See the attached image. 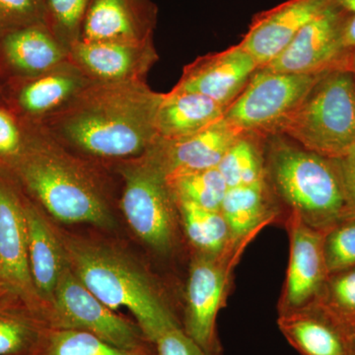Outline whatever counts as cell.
<instances>
[{
  "instance_id": "cell-1",
  "label": "cell",
  "mask_w": 355,
  "mask_h": 355,
  "mask_svg": "<svg viewBox=\"0 0 355 355\" xmlns=\"http://www.w3.org/2000/svg\"><path fill=\"white\" fill-rule=\"evenodd\" d=\"M162 98L146 81L91 83L67 108L37 125L69 150L113 166L144 155L157 141Z\"/></svg>"
},
{
  "instance_id": "cell-2",
  "label": "cell",
  "mask_w": 355,
  "mask_h": 355,
  "mask_svg": "<svg viewBox=\"0 0 355 355\" xmlns=\"http://www.w3.org/2000/svg\"><path fill=\"white\" fill-rule=\"evenodd\" d=\"M22 125V150L0 168L57 220L111 228V184L105 171L109 165L69 150L37 123Z\"/></svg>"
},
{
  "instance_id": "cell-3",
  "label": "cell",
  "mask_w": 355,
  "mask_h": 355,
  "mask_svg": "<svg viewBox=\"0 0 355 355\" xmlns=\"http://www.w3.org/2000/svg\"><path fill=\"white\" fill-rule=\"evenodd\" d=\"M57 234L77 279L112 310H130L151 345L166 329L181 324L157 284L127 254L79 236Z\"/></svg>"
},
{
  "instance_id": "cell-4",
  "label": "cell",
  "mask_w": 355,
  "mask_h": 355,
  "mask_svg": "<svg viewBox=\"0 0 355 355\" xmlns=\"http://www.w3.org/2000/svg\"><path fill=\"white\" fill-rule=\"evenodd\" d=\"M266 181L287 216L324 232L349 216L342 182L331 158L308 150L286 135L265 142Z\"/></svg>"
},
{
  "instance_id": "cell-5",
  "label": "cell",
  "mask_w": 355,
  "mask_h": 355,
  "mask_svg": "<svg viewBox=\"0 0 355 355\" xmlns=\"http://www.w3.org/2000/svg\"><path fill=\"white\" fill-rule=\"evenodd\" d=\"M301 146L338 158L355 146V76L345 67L324 72L279 130Z\"/></svg>"
},
{
  "instance_id": "cell-6",
  "label": "cell",
  "mask_w": 355,
  "mask_h": 355,
  "mask_svg": "<svg viewBox=\"0 0 355 355\" xmlns=\"http://www.w3.org/2000/svg\"><path fill=\"white\" fill-rule=\"evenodd\" d=\"M113 166L123 182L121 209L133 232L156 253H171L181 223L167 175L153 146L139 157Z\"/></svg>"
},
{
  "instance_id": "cell-7",
  "label": "cell",
  "mask_w": 355,
  "mask_h": 355,
  "mask_svg": "<svg viewBox=\"0 0 355 355\" xmlns=\"http://www.w3.org/2000/svg\"><path fill=\"white\" fill-rule=\"evenodd\" d=\"M322 74L284 73L260 67L224 118L242 132L277 135Z\"/></svg>"
},
{
  "instance_id": "cell-8",
  "label": "cell",
  "mask_w": 355,
  "mask_h": 355,
  "mask_svg": "<svg viewBox=\"0 0 355 355\" xmlns=\"http://www.w3.org/2000/svg\"><path fill=\"white\" fill-rule=\"evenodd\" d=\"M251 240L237 243L222 254L191 257L182 327L210 355H221L217 316L227 297L233 268Z\"/></svg>"
},
{
  "instance_id": "cell-9",
  "label": "cell",
  "mask_w": 355,
  "mask_h": 355,
  "mask_svg": "<svg viewBox=\"0 0 355 355\" xmlns=\"http://www.w3.org/2000/svg\"><path fill=\"white\" fill-rule=\"evenodd\" d=\"M46 326L88 331L123 349L155 352L137 324L119 316L65 266L58 279Z\"/></svg>"
},
{
  "instance_id": "cell-10",
  "label": "cell",
  "mask_w": 355,
  "mask_h": 355,
  "mask_svg": "<svg viewBox=\"0 0 355 355\" xmlns=\"http://www.w3.org/2000/svg\"><path fill=\"white\" fill-rule=\"evenodd\" d=\"M345 18V11L333 0L263 69L284 73L321 74L345 67L349 53L343 43Z\"/></svg>"
},
{
  "instance_id": "cell-11",
  "label": "cell",
  "mask_w": 355,
  "mask_h": 355,
  "mask_svg": "<svg viewBox=\"0 0 355 355\" xmlns=\"http://www.w3.org/2000/svg\"><path fill=\"white\" fill-rule=\"evenodd\" d=\"M25 202L24 191L0 168V284L19 294L44 321L28 263Z\"/></svg>"
},
{
  "instance_id": "cell-12",
  "label": "cell",
  "mask_w": 355,
  "mask_h": 355,
  "mask_svg": "<svg viewBox=\"0 0 355 355\" xmlns=\"http://www.w3.org/2000/svg\"><path fill=\"white\" fill-rule=\"evenodd\" d=\"M284 221L289 238V260L277 304L279 314L312 304L329 277L323 251L324 232L292 214L286 216Z\"/></svg>"
},
{
  "instance_id": "cell-13",
  "label": "cell",
  "mask_w": 355,
  "mask_h": 355,
  "mask_svg": "<svg viewBox=\"0 0 355 355\" xmlns=\"http://www.w3.org/2000/svg\"><path fill=\"white\" fill-rule=\"evenodd\" d=\"M258 69V62L238 44L193 60L173 89L198 93L227 109Z\"/></svg>"
},
{
  "instance_id": "cell-14",
  "label": "cell",
  "mask_w": 355,
  "mask_h": 355,
  "mask_svg": "<svg viewBox=\"0 0 355 355\" xmlns=\"http://www.w3.org/2000/svg\"><path fill=\"white\" fill-rule=\"evenodd\" d=\"M158 58L153 42L135 44L80 40L69 50V60L89 80L97 83L146 81Z\"/></svg>"
},
{
  "instance_id": "cell-15",
  "label": "cell",
  "mask_w": 355,
  "mask_h": 355,
  "mask_svg": "<svg viewBox=\"0 0 355 355\" xmlns=\"http://www.w3.org/2000/svg\"><path fill=\"white\" fill-rule=\"evenodd\" d=\"M333 0H287L279 6L256 14L243 46L263 67L270 64L295 38L299 31L323 13Z\"/></svg>"
},
{
  "instance_id": "cell-16",
  "label": "cell",
  "mask_w": 355,
  "mask_h": 355,
  "mask_svg": "<svg viewBox=\"0 0 355 355\" xmlns=\"http://www.w3.org/2000/svg\"><path fill=\"white\" fill-rule=\"evenodd\" d=\"M156 23L157 7L153 0H92L80 40L150 43Z\"/></svg>"
},
{
  "instance_id": "cell-17",
  "label": "cell",
  "mask_w": 355,
  "mask_h": 355,
  "mask_svg": "<svg viewBox=\"0 0 355 355\" xmlns=\"http://www.w3.org/2000/svg\"><path fill=\"white\" fill-rule=\"evenodd\" d=\"M225 118L178 139H158L153 146L167 177L217 168L241 135Z\"/></svg>"
},
{
  "instance_id": "cell-18",
  "label": "cell",
  "mask_w": 355,
  "mask_h": 355,
  "mask_svg": "<svg viewBox=\"0 0 355 355\" xmlns=\"http://www.w3.org/2000/svg\"><path fill=\"white\" fill-rule=\"evenodd\" d=\"M28 263L35 291L44 306V322L55 296L58 279L67 266L64 249L57 231L46 214L26 195Z\"/></svg>"
},
{
  "instance_id": "cell-19",
  "label": "cell",
  "mask_w": 355,
  "mask_h": 355,
  "mask_svg": "<svg viewBox=\"0 0 355 355\" xmlns=\"http://www.w3.org/2000/svg\"><path fill=\"white\" fill-rule=\"evenodd\" d=\"M91 83L69 58L44 73L23 79L16 104L28 123H41L67 108Z\"/></svg>"
},
{
  "instance_id": "cell-20",
  "label": "cell",
  "mask_w": 355,
  "mask_h": 355,
  "mask_svg": "<svg viewBox=\"0 0 355 355\" xmlns=\"http://www.w3.org/2000/svg\"><path fill=\"white\" fill-rule=\"evenodd\" d=\"M277 326L300 355H352L354 338L316 304L279 314Z\"/></svg>"
},
{
  "instance_id": "cell-21",
  "label": "cell",
  "mask_w": 355,
  "mask_h": 355,
  "mask_svg": "<svg viewBox=\"0 0 355 355\" xmlns=\"http://www.w3.org/2000/svg\"><path fill=\"white\" fill-rule=\"evenodd\" d=\"M0 55L14 74L27 79L69 60V51L48 25L38 24L0 35Z\"/></svg>"
},
{
  "instance_id": "cell-22",
  "label": "cell",
  "mask_w": 355,
  "mask_h": 355,
  "mask_svg": "<svg viewBox=\"0 0 355 355\" xmlns=\"http://www.w3.org/2000/svg\"><path fill=\"white\" fill-rule=\"evenodd\" d=\"M220 211L236 242L254 238L261 229L275 220L279 205L266 179L229 188Z\"/></svg>"
},
{
  "instance_id": "cell-23",
  "label": "cell",
  "mask_w": 355,
  "mask_h": 355,
  "mask_svg": "<svg viewBox=\"0 0 355 355\" xmlns=\"http://www.w3.org/2000/svg\"><path fill=\"white\" fill-rule=\"evenodd\" d=\"M225 107L193 92L172 89L163 94L156 128L159 139H178L200 132L224 118Z\"/></svg>"
},
{
  "instance_id": "cell-24",
  "label": "cell",
  "mask_w": 355,
  "mask_h": 355,
  "mask_svg": "<svg viewBox=\"0 0 355 355\" xmlns=\"http://www.w3.org/2000/svg\"><path fill=\"white\" fill-rule=\"evenodd\" d=\"M44 326L29 303L0 284V355L29 354Z\"/></svg>"
},
{
  "instance_id": "cell-25",
  "label": "cell",
  "mask_w": 355,
  "mask_h": 355,
  "mask_svg": "<svg viewBox=\"0 0 355 355\" xmlns=\"http://www.w3.org/2000/svg\"><path fill=\"white\" fill-rule=\"evenodd\" d=\"M176 202L180 223L195 253L219 254L240 243L233 240L220 210L203 209L184 200Z\"/></svg>"
},
{
  "instance_id": "cell-26",
  "label": "cell",
  "mask_w": 355,
  "mask_h": 355,
  "mask_svg": "<svg viewBox=\"0 0 355 355\" xmlns=\"http://www.w3.org/2000/svg\"><path fill=\"white\" fill-rule=\"evenodd\" d=\"M28 355H156L155 352L123 349L99 336L73 329L44 326Z\"/></svg>"
},
{
  "instance_id": "cell-27",
  "label": "cell",
  "mask_w": 355,
  "mask_h": 355,
  "mask_svg": "<svg viewBox=\"0 0 355 355\" xmlns=\"http://www.w3.org/2000/svg\"><path fill=\"white\" fill-rule=\"evenodd\" d=\"M266 137L258 133L242 132L229 148L217 167L228 188L266 179Z\"/></svg>"
},
{
  "instance_id": "cell-28",
  "label": "cell",
  "mask_w": 355,
  "mask_h": 355,
  "mask_svg": "<svg viewBox=\"0 0 355 355\" xmlns=\"http://www.w3.org/2000/svg\"><path fill=\"white\" fill-rule=\"evenodd\" d=\"M175 200L210 210H220L228 186L218 168L167 177Z\"/></svg>"
},
{
  "instance_id": "cell-29",
  "label": "cell",
  "mask_w": 355,
  "mask_h": 355,
  "mask_svg": "<svg viewBox=\"0 0 355 355\" xmlns=\"http://www.w3.org/2000/svg\"><path fill=\"white\" fill-rule=\"evenodd\" d=\"M313 303L355 338V266L329 275Z\"/></svg>"
},
{
  "instance_id": "cell-30",
  "label": "cell",
  "mask_w": 355,
  "mask_h": 355,
  "mask_svg": "<svg viewBox=\"0 0 355 355\" xmlns=\"http://www.w3.org/2000/svg\"><path fill=\"white\" fill-rule=\"evenodd\" d=\"M46 25L58 41L70 50L80 41L86 14L92 0H44Z\"/></svg>"
},
{
  "instance_id": "cell-31",
  "label": "cell",
  "mask_w": 355,
  "mask_h": 355,
  "mask_svg": "<svg viewBox=\"0 0 355 355\" xmlns=\"http://www.w3.org/2000/svg\"><path fill=\"white\" fill-rule=\"evenodd\" d=\"M323 251L329 275L355 266V216H349L324 231Z\"/></svg>"
},
{
  "instance_id": "cell-32",
  "label": "cell",
  "mask_w": 355,
  "mask_h": 355,
  "mask_svg": "<svg viewBox=\"0 0 355 355\" xmlns=\"http://www.w3.org/2000/svg\"><path fill=\"white\" fill-rule=\"evenodd\" d=\"M38 24H46L44 0H0V35Z\"/></svg>"
},
{
  "instance_id": "cell-33",
  "label": "cell",
  "mask_w": 355,
  "mask_h": 355,
  "mask_svg": "<svg viewBox=\"0 0 355 355\" xmlns=\"http://www.w3.org/2000/svg\"><path fill=\"white\" fill-rule=\"evenodd\" d=\"M153 345L156 355H210L189 336L181 324L166 329Z\"/></svg>"
},
{
  "instance_id": "cell-34",
  "label": "cell",
  "mask_w": 355,
  "mask_h": 355,
  "mask_svg": "<svg viewBox=\"0 0 355 355\" xmlns=\"http://www.w3.org/2000/svg\"><path fill=\"white\" fill-rule=\"evenodd\" d=\"M24 144V128L17 119L0 108V166L17 157Z\"/></svg>"
},
{
  "instance_id": "cell-35",
  "label": "cell",
  "mask_w": 355,
  "mask_h": 355,
  "mask_svg": "<svg viewBox=\"0 0 355 355\" xmlns=\"http://www.w3.org/2000/svg\"><path fill=\"white\" fill-rule=\"evenodd\" d=\"M331 160L342 182L349 216H355V146L345 155Z\"/></svg>"
},
{
  "instance_id": "cell-36",
  "label": "cell",
  "mask_w": 355,
  "mask_h": 355,
  "mask_svg": "<svg viewBox=\"0 0 355 355\" xmlns=\"http://www.w3.org/2000/svg\"><path fill=\"white\" fill-rule=\"evenodd\" d=\"M345 69H349V71L355 76V48L349 51L347 60H345Z\"/></svg>"
},
{
  "instance_id": "cell-37",
  "label": "cell",
  "mask_w": 355,
  "mask_h": 355,
  "mask_svg": "<svg viewBox=\"0 0 355 355\" xmlns=\"http://www.w3.org/2000/svg\"><path fill=\"white\" fill-rule=\"evenodd\" d=\"M352 355H355V338H354V343H352Z\"/></svg>"
}]
</instances>
